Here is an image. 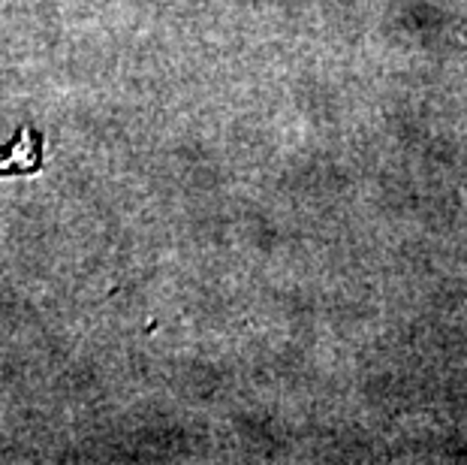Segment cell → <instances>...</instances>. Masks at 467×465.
<instances>
[{
	"label": "cell",
	"instance_id": "cell-1",
	"mask_svg": "<svg viewBox=\"0 0 467 465\" xmlns=\"http://www.w3.org/2000/svg\"><path fill=\"white\" fill-rule=\"evenodd\" d=\"M46 166V133L34 127H18L13 143L0 145V179H13V175H36Z\"/></svg>",
	"mask_w": 467,
	"mask_h": 465
}]
</instances>
